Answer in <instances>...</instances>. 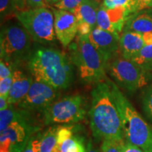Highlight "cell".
Masks as SVG:
<instances>
[{"label": "cell", "instance_id": "obj_12", "mask_svg": "<svg viewBox=\"0 0 152 152\" xmlns=\"http://www.w3.org/2000/svg\"><path fill=\"white\" fill-rule=\"evenodd\" d=\"M54 15V30L57 39L64 47L71 44L77 35L78 23L76 16L69 11L52 9Z\"/></svg>", "mask_w": 152, "mask_h": 152}, {"label": "cell", "instance_id": "obj_29", "mask_svg": "<svg viewBox=\"0 0 152 152\" xmlns=\"http://www.w3.org/2000/svg\"><path fill=\"white\" fill-rule=\"evenodd\" d=\"M13 75V68L10 64L1 59L0 61V80H2Z\"/></svg>", "mask_w": 152, "mask_h": 152}, {"label": "cell", "instance_id": "obj_22", "mask_svg": "<svg viewBox=\"0 0 152 152\" xmlns=\"http://www.w3.org/2000/svg\"><path fill=\"white\" fill-rule=\"evenodd\" d=\"M102 6L109 9L123 7L128 9L130 14L135 13L134 0H104Z\"/></svg>", "mask_w": 152, "mask_h": 152}, {"label": "cell", "instance_id": "obj_6", "mask_svg": "<svg viewBox=\"0 0 152 152\" xmlns=\"http://www.w3.org/2000/svg\"><path fill=\"white\" fill-rule=\"evenodd\" d=\"M32 39L23 26L13 25L4 28L1 30L0 37L1 59L14 68L31 54Z\"/></svg>", "mask_w": 152, "mask_h": 152}, {"label": "cell", "instance_id": "obj_2", "mask_svg": "<svg viewBox=\"0 0 152 152\" xmlns=\"http://www.w3.org/2000/svg\"><path fill=\"white\" fill-rule=\"evenodd\" d=\"M71 59L51 47H39L29 56L28 68L35 80L45 83L57 90L70 86L73 78Z\"/></svg>", "mask_w": 152, "mask_h": 152}, {"label": "cell", "instance_id": "obj_33", "mask_svg": "<svg viewBox=\"0 0 152 152\" xmlns=\"http://www.w3.org/2000/svg\"><path fill=\"white\" fill-rule=\"evenodd\" d=\"M27 5L29 9L40 8V7H47L46 0H26Z\"/></svg>", "mask_w": 152, "mask_h": 152}, {"label": "cell", "instance_id": "obj_31", "mask_svg": "<svg viewBox=\"0 0 152 152\" xmlns=\"http://www.w3.org/2000/svg\"><path fill=\"white\" fill-rule=\"evenodd\" d=\"M119 145L122 152H144L140 148L133 145L125 140L122 142H119Z\"/></svg>", "mask_w": 152, "mask_h": 152}, {"label": "cell", "instance_id": "obj_25", "mask_svg": "<svg viewBox=\"0 0 152 152\" xmlns=\"http://www.w3.org/2000/svg\"><path fill=\"white\" fill-rule=\"evenodd\" d=\"M42 134L37 132L30 138L27 145L22 152H39L40 141Z\"/></svg>", "mask_w": 152, "mask_h": 152}, {"label": "cell", "instance_id": "obj_9", "mask_svg": "<svg viewBox=\"0 0 152 152\" xmlns=\"http://www.w3.org/2000/svg\"><path fill=\"white\" fill-rule=\"evenodd\" d=\"M39 129L30 114L14 121L0 132V152H22L30 138Z\"/></svg>", "mask_w": 152, "mask_h": 152}, {"label": "cell", "instance_id": "obj_8", "mask_svg": "<svg viewBox=\"0 0 152 152\" xmlns=\"http://www.w3.org/2000/svg\"><path fill=\"white\" fill-rule=\"evenodd\" d=\"M45 125L73 124L84 119L86 114L84 100L80 94H74L54 101L43 111Z\"/></svg>", "mask_w": 152, "mask_h": 152}, {"label": "cell", "instance_id": "obj_32", "mask_svg": "<svg viewBox=\"0 0 152 152\" xmlns=\"http://www.w3.org/2000/svg\"><path fill=\"white\" fill-rule=\"evenodd\" d=\"M11 1H12L15 13L20 12V11H25L29 9L27 5L26 0H11Z\"/></svg>", "mask_w": 152, "mask_h": 152}, {"label": "cell", "instance_id": "obj_5", "mask_svg": "<svg viewBox=\"0 0 152 152\" xmlns=\"http://www.w3.org/2000/svg\"><path fill=\"white\" fill-rule=\"evenodd\" d=\"M15 16L36 42L47 44L56 39L54 13L47 7L28 9Z\"/></svg>", "mask_w": 152, "mask_h": 152}, {"label": "cell", "instance_id": "obj_7", "mask_svg": "<svg viewBox=\"0 0 152 152\" xmlns=\"http://www.w3.org/2000/svg\"><path fill=\"white\" fill-rule=\"evenodd\" d=\"M107 72L117 85L130 92L146 86L152 79V73L122 56L114 58L108 64Z\"/></svg>", "mask_w": 152, "mask_h": 152}, {"label": "cell", "instance_id": "obj_21", "mask_svg": "<svg viewBox=\"0 0 152 152\" xmlns=\"http://www.w3.org/2000/svg\"><path fill=\"white\" fill-rule=\"evenodd\" d=\"M60 152H86V148L81 138L72 134L61 144Z\"/></svg>", "mask_w": 152, "mask_h": 152}, {"label": "cell", "instance_id": "obj_1", "mask_svg": "<svg viewBox=\"0 0 152 152\" xmlns=\"http://www.w3.org/2000/svg\"><path fill=\"white\" fill-rule=\"evenodd\" d=\"M90 126L94 137L116 142L125 141L122 121L109 80L97 83L91 93Z\"/></svg>", "mask_w": 152, "mask_h": 152}, {"label": "cell", "instance_id": "obj_4", "mask_svg": "<svg viewBox=\"0 0 152 152\" xmlns=\"http://www.w3.org/2000/svg\"><path fill=\"white\" fill-rule=\"evenodd\" d=\"M69 49L70 59L77 68L82 83L97 84L106 79L108 63L92 45L88 35H77Z\"/></svg>", "mask_w": 152, "mask_h": 152}, {"label": "cell", "instance_id": "obj_24", "mask_svg": "<svg viewBox=\"0 0 152 152\" xmlns=\"http://www.w3.org/2000/svg\"><path fill=\"white\" fill-rule=\"evenodd\" d=\"M85 0H61L54 5L56 9L73 13Z\"/></svg>", "mask_w": 152, "mask_h": 152}, {"label": "cell", "instance_id": "obj_35", "mask_svg": "<svg viewBox=\"0 0 152 152\" xmlns=\"http://www.w3.org/2000/svg\"><path fill=\"white\" fill-rule=\"evenodd\" d=\"M86 152H101L100 149H96L94 147L92 142L90 141L87 144V148H86Z\"/></svg>", "mask_w": 152, "mask_h": 152}, {"label": "cell", "instance_id": "obj_27", "mask_svg": "<svg viewBox=\"0 0 152 152\" xmlns=\"http://www.w3.org/2000/svg\"><path fill=\"white\" fill-rule=\"evenodd\" d=\"M13 75L7 78L0 80V97L8 99L9 92L12 85Z\"/></svg>", "mask_w": 152, "mask_h": 152}, {"label": "cell", "instance_id": "obj_28", "mask_svg": "<svg viewBox=\"0 0 152 152\" xmlns=\"http://www.w3.org/2000/svg\"><path fill=\"white\" fill-rule=\"evenodd\" d=\"M101 152H122L120 147L119 142L103 140L100 147Z\"/></svg>", "mask_w": 152, "mask_h": 152}, {"label": "cell", "instance_id": "obj_36", "mask_svg": "<svg viewBox=\"0 0 152 152\" xmlns=\"http://www.w3.org/2000/svg\"><path fill=\"white\" fill-rule=\"evenodd\" d=\"M60 1H61V0H46L47 4H51V5L56 4V3L59 2Z\"/></svg>", "mask_w": 152, "mask_h": 152}, {"label": "cell", "instance_id": "obj_13", "mask_svg": "<svg viewBox=\"0 0 152 152\" xmlns=\"http://www.w3.org/2000/svg\"><path fill=\"white\" fill-rule=\"evenodd\" d=\"M130 16V13L125 7L109 9L102 5L97 12L96 27L119 34Z\"/></svg>", "mask_w": 152, "mask_h": 152}, {"label": "cell", "instance_id": "obj_26", "mask_svg": "<svg viewBox=\"0 0 152 152\" xmlns=\"http://www.w3.org/2000/svg\"><path fill=\"white\" fill-rule=\"evenodd\" d=\"M0 13L1 19L10 16L12 14L16 15L11 0H0Z\"/></svg>", "mask_w": 152, "mask_h": 152}, {"label": "cell", "instance_id": "obj_16", "mask_svg": "<svg viewBox=\"0 0 152 152\" xmlns=\"http://www.w3.org/2000/svg\"><path fill=\"white\" fill-rule=\"evenodd\" d=\"M145 45L142 34L126 30L120 37V52L125 59L132 60Z\"/></svg>", "mask_w": 152, "mask_h": 152}, {"label": "cell", "instance_id": "obj_34", "mask_svg": "<svg viewBox=\"0 0 152 152\" xmlns=\"http://www.w3.org/2000/svg\"><path fill=\"white\" fill-rule=\"evenodd\" d=\"M9 104L8 103V101L4 98L0 97V111H3V110L7 109L9 107Z\"/></svg>", "mask_w": 152, "mask_h": 152}, {"label": "cell", "instance_id": "obj_14", "mask_svg": "<svg viewBox=\"0 0 152 152\" xmlns=\"http://www.w3.org/2000/svg\"><path fill=\"white\" fill-rule=\"evenodd\" d=\"M100 5L96 0H85L73 12L77 18V35H89L96 27L97 12Z\"/></svg>", "mask_w": 152, "mask_h": 152}, {"label": "cell", "instance_id": "obj_30", "mask_svg": "<svg viewBox=\"0 0 152 152\" xmlns=\"http://www.w3.org/2000/svg\"><path fill=\"white\" fill-rule=\"evenodd\" d=\"M134 2L135 13L144 9L152 8V0H134Z\"/></svg>", "mask_w": 152, "mask_h": 152}, {"label": "cell", "instance_id": "obj_19", "mask_svg": "<svg viewBox=\"0 0 152 152\" xmlns=\"http://www.w3.org/2000/svg\"><path fill=\"white\" fill-rule=\"evenodd\" d=\"M60 126L54 125L42 133L39 152H53L57 146V136Z\"/></svg>", "mask_w": 152, "mask_h": 152}, {"label": "cell", "instance_id": "obj_23", "mask_svg": "<svg viewBox=\"0 0 152 152\" xmlns=\"http://www.w3.org/2000/svg\"><path fill=\"white\" fill-rule=\"evenodd\" d=\"M142 103L144 113L152 121V85L144 91Z\"/></svg>", "mask_w": 152, "mask_h": 152}, {"label": "cell", "instance_id": "obj_10", "mask_svg": "<svg viewBox=\"0 0 152 152\" xmlns=\"http://www.w3.org/2000/svg\"><path fill=\"white\" fill-rule=\"evenodd\" d=\"M58 90L51 85L34 80L27 94L16 105L19 109L30 112H43L58 97Z\"/></svg>", "mask_w": 152, "mask_h": 152}, {"label": "cell", "instance_id": "obj_20", "mask_svg": "<svg viewBox=\"0 0 152 152\" xmlns=\"http://www.w3.org/2000/svg\"><path fill=\"white\" fill-rule=\"evenodd\" d=\"M131 61L144 70L152 73V44L146 45Z\"/></svg>", "mask_w": 152, "mask_h": 152}, {"label": "cell", "instance_id": "obj_3", "mask_svg": "<svg viewBox=\"0 0 152 152\" xmlns=\"http://www.w3.org/2000/svg\"><path fill=\"white\" fill-rule=\"evenodd\" d=\"M109 83L121 118L125 140L144 152H152V127L138 113L118 85L110 80Z\"/></svg>", "mask_w": 152, "mask_h": 152}, {"label": "cell", "instance_id": "obj_17", "mask_svg": "<svg viewBox=\"0 0 152 152\" xmlns=\"http://www.w3.org/2000/svg\"><path fill=\"white\" fill-rule=\"evenodd\" d=\"M126 30L142 35L152 33V13L142 11L131 15L125 23L124 31Z\"/></svg>", "mask_w": 152, "mask_h": 152}, {"label": "cell", "instance_id": "obj_11", "mask_svg": "<svg viewBox=\"0 0 152 152\" xmlns=\"http://www.w3.org/2000/svg\"><path fill=\"white\" fill-rule=\"evenodd\" d=\"M120 37L118 33L102 30L98 27L95 28L88 35L90 42L108 64L115 58L117 52L120 51Z\"/></svg>", "mask_w": 152, "mask_h": 152}, {"label": "cell", "instance_id": "obj_18", "mask_svg": "<svg viewBox=\"0 0 152 152\" xmlns=\"http://www.w3.org/2000/svg\"><path fill=\"white\" fill-rule=\"evenodd\" d=\"M30 111L21 109H16L9 105L7 109L0 111V132H3L14 121L30 115Z\"/></svg>", "mask_w": 152, "mask_h": 152}, {"label": "cell", "instance_id": "obj_15", "mask_svg": "<svg viewBox=\"0 0 152 152\" xmlns=\"http://www.w3.org/2000/svg\"><path fill=\"white\" fill-rule=\"evenodd\" d=\"M34 79L17 68H13L12 85L8 96V103L17 104L23 99L29 90Z\"/></svg>", "mask_w": 152, "mask_h": 152}]
</instances>
